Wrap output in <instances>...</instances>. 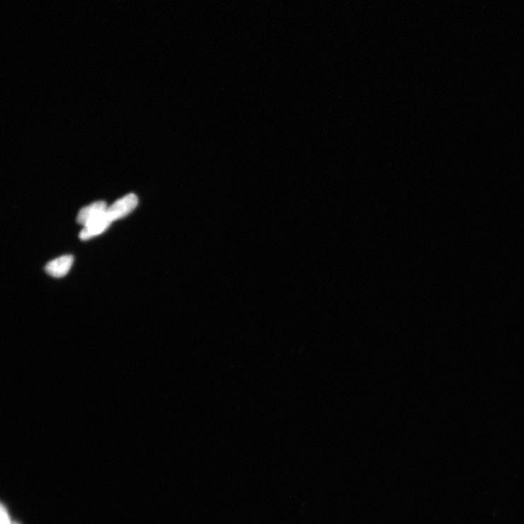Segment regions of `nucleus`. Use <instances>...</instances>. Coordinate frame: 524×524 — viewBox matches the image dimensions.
<instances>
[{
    "instance_id": "1",
    "label": "nucleus",
    "mask_w": 524,
    "mask_h": 524,
    "mask_svg": "<svg viewBox=\"0 0 524 524\" xmlns=\"http://www.w3.org/2000/svg\"><path fill=\"white\" fill-rule=\"evenodd\" d=\"M139 204L138 197L130 193L124 196L107 209V214L112 221L121 219L130 214Z\"/></svg>"
},
{
    "instance_id": "2",
    "label": "nucleus",
    "mask_w": 524,
    "mask_h": 524,
    "mask_svg": "<svg viewBox=\"0 0 524 524\" xmlns=\"http://www.w3.org/2000/svg\"><path fill=\"white\" fill-rule=\"evenodd\" d=\"M112 222L106 211L103 215L88 223L83 227L79 237L82 240H87L102 234L108 229Z\"/></svg>"
},
{
    "instance_id": "3",
    "label": "nucleus",
    "mask_w": 524,
    "mask_h": 524,
    "mask_svg": "<svg viewBox=\"0 0 524 524\" xmlns=\"http://www.w3.org/2000/svg\"><path fill=\"white\" fill-rule=\"evenodd\" d=\"M73 261L74 258L72 256H63L50 262L45 266V269L50 276L57 279L62 278L65 276L69 271Z\"/></svg>"
},
{
    "instance_id": "4",
    "label": "nucleus",
    "mask_w": 524,
    "mask_h": 524,
    "mask_svg": "<svg viewBox=\"0 0 524 524\" xmlns=\"http://www.w3.org/2000/svg\"><path fill=\"white\" fill-rule=\"evenodd\" d=\"M107 204L104 202H97L83 208L78 213L77 221L83 227L94 219L103 215L107 211Z\"/></svg>"
},
{
    "instance_id": "5",
    "label": "nucleus",
    "mask_w": 524,
    "mask_h": 524,
    "mask_svg": "<svg viewBox=\"0 0 524 524\" xmlns=\"http://www.w3.org/2000/svg\"><path fill=\"white\" fill-rule=\"evenodd\" d=\"M0 512H1L0 513V515H1L0 516V517H1V518H0L1 524H12L8 512L4 505L1 506V511Z\"/></svg>"
},
{
    "instance_id": "6",
    "label": "nucleus",
    "mask_w": 524,
    "mask_h": 524,
    "mask_svg": "<svg viewBox=\"0 0 524 524\" xmlns=\"http://www.w3.org/2000/svg\"><path fill=\"white\" fill-rule=\"evenodd\" d=\"M12 524H19V523L14 522V523H12Z\"/></svg>"
}]
</instances>
